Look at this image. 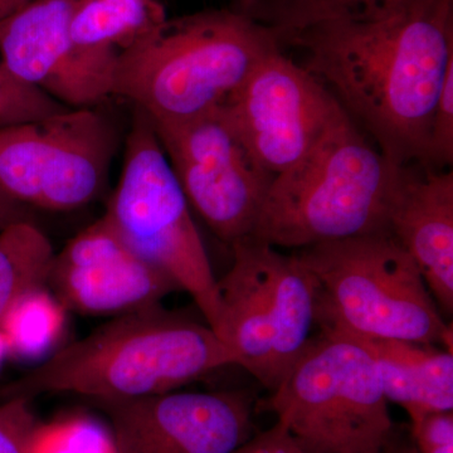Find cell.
Here are the masks:
<instances>
[{
  "label": "cell",
  "instance_id": "ac0fdd59",
  "mask_svg": "<svg viewBox=\"0 0 453 453\" xmlns=\"http://www.w3.org/2000/svg\"><path fill=\"white\" fill-rule=\"evenodd\" d=\"M408 0H232L231 7L275 35L281 49L299 33L335 20L388 13Z\"/></svg>",
  "mask_w": 453,
  "mask_h": 453
},
{
  "label": "cell",
  "instance_id": "603a6c76",
  "mask_svg": "<svg viewBox=\"0 0 453 453\" xmlns=\"http://www.w3.org/2000/svg\"><path fill=\"white\" fill-rule=\"evenodd\" d=\"M453 163V65L447 71L432 116L427 155L422 166L449 170Z\"/></svg>",
  "mask_w": 453,
  "mask_h": 453
},
{
  "label": "cell",
  "instance_id": "f546056e",
  "mask_svg": "<svg viewBox=\"0 0 453 453\" xmlns=\"http://www.w3.org/2000/svg\"><path fill=\"white\" fill-rule=\"evenodd\" d=\"M7 356V344H5V340L3 338L2 333H0V365H2L3 360H4V357Z\"/></svg>",
  "mask_w": 453,
  "mask_h": 453
},
{
  "label": "cell",
  "instance_id": "ffe728a7",
  "mask_svg": "<svg viewBox=\"0 0 453 453\" xmlns=\"http://www.w3.org/2000/svg\"><path fill=\"white\" fill-rule=\"evenodd\" d=\"M67 310L47 286L18 297L0 319L8 356L37 359L61 340Z\"/></svg>",
  "mask_w": 453,
  "mask_h": 453
},
{
  "label": "cell",
  "instance_id": "30bf717a",
  "mask_svg": "<svg viewBox=\"0 0 453 453\" xmlns=\"http://www.w3.org/2000/svg\"><path fill=\"white\" fill-rule=\"evenodd\" d=\"M153 127L190 210L229 246L251 237L275 175L253 157L223 106Z\"/></svg>",
  "mask_w": 453,
  "mask_h": 453
},
{
  "label": "cell",
  "instance_id": "44dd1931",
  "mask_svg": "<svg viewBox=\"0 0 453 453\" xmlns=\"http://www.w3.org/2000/svg\"><path fill=\"white\" fill-rule=\"evenodd\" d=\"M33 453H115L109 427L86 416L40 425Z\"/></svg>",
  "mask_w": 453,
  "mask_h": 453
},
{
  "label": "cell",
  "instance_id": "4fadbf2b",
  "mask_svg": "<svg viewBox=\"0 0 453 453\" xmlns=\"http://www.w3.org/2000/svg\"><path fill=\"white\" fill-rule=\"evenodd\" d=\"M74 0H31L0 25V61L19 81L68 109L112 97L113 65L76 46Z\"/></svg>",
  "mask_w": 453,
  "mask_h": 453
},
{
  "label": "cell",
  "instance_id": "d4e9b609",
  "mask_svg": "<svg viewBox=\"0 0 453 453\" xmlns=\"http://www.w3.org/2000/svg\"><path fill=\"white\" fill-rule=\"evenodd\" d=\"M412 442L418 453H453V411H436L412 422Z\"/></svg>",
  "mask_w": 453,
  "mask_h": 453
},
{
  "label": "cell",
  "instance_id": "f1b7e54d",
  "mask_svg": "<svg viewBox=\"0 0 453 453\" xmlns=\"http://www.w3.org/2000/svg\"><path fill=\"white\" fill-rule=\"evenodd\" d=\"M384 453H418L414 447L412 441H399L398 437L395 438L388 449Z\"/></svg>",
  "mask_w": 453,
  "mask_h": 453
},
{
  "label": "cell",
  "instance_id": "5bb4252c",
  "mask_svg": "<svg viewBox=\"0 0 453 453\" xmlns=\"http://www.w3.org/2000/svg\"><path fill=\"white\" fill-rule=\"evenodd\" d=\"M47 288L67 311L110 318L162 305L181 291L131 251L104 217L55 253Z\"/></svg>",
  "mask_w": 453,
  "mask_h": 453
},
{
  "label": "cell",
  "instance_id": "8992f818",
  "mask_svg": "<svg viewBox=\"0 0 453 453\" xmlns=\"http://www.w3.org/2000/svg\"><path fill=\"white\" fill-rule=\"evenodd\" d=\"M135 110L104 219L131 251L190 295L219 338L222 308L210 257L153 124Z\"/></svg>",
  "mask_w": 453,
  "mask_h": 453
},
{
  "label": "cell",
  "instance_id": "7c38bea8",
  "mask_svg": "<svg viewBox=\"0 0 453 453\" xmlns=\"http://www.w3.org/2000/svg\"><path fill=\"white\" fill-rule=\"evenodd\" d=\"M96 403L115 453H229L255 434L256 403L246 390H174Z\"/></svg>",
  "mask_w": 453,
  "mask_h": 453
},
{
  "label": "cell",
  "instance_id": "52a82bcc",
  "mask_svg": "<svg viewBox=\"0 0 453 453\" xmlns=\"http://www.w3.org/2000/svg\"><path fill=\"white\" fill-rule=\"evenodd\" d=\"M264 407L309 453H384L396 437L377 366L339 334L311 336Z\"/></svg>",
  "mask_w": 453,
  "mask_h": 453
},
{
  "label": "cell",
  "instance_id": "3957f363",
  "mask_svg": "<svg viewBox=\"0 0 453 453\" xmlns=\"http://www.w3.org/2000/svg\"><path fill=\"white\" fill-rule=\"evenodd\" d=\"M275 35L234 9L168 18L118 59L112 96L153 124H179L214 111L268 55Z\"/></svg>",
  "mask_w": 453,
  "mask_h": 453
},
{
  "label": "cell",
  "instance_id": "9a60e30c",
  "mask_svg": "<svg viewBox=\"0 0 453 453\" xmlns=\"http://www.w3.org/2000/svg\"><path fill=\"white\" fill-rule=\"evenodd\" d=\"M387 228L412 257L441 312H453V172L398 166Z\"/></svg>",
  "mask_w": 453,
  "mask_h": 453
},
{
  "label": "cell",
  "instance_id": "6da1fadb",
  "mask_svg": "<svg viewBox=\"0 0 453 453\" xmlns=\"http://www.w3.org/2000/svg\"><path fill=\"white\" fill-rule=\"evenodd\" d=\"M395 165H423L447 71L453 0H408L366 19L335 20L286 42Z\"/></svg>",
  "mask_w": 453,
  "mask_h": 453
},
{
  "label": "cell",
  "instance_id": "277c9868",
  "mask_svg": "<svg viewBox=\"0 0 453 453\" xmlns=\"http://www.w3.org/2000/svg\"><path fill=\"white\" fill-rule=\"evenodd\" d=\"M396 170L342 110L311 150L273 179L251 237L299 251L388 231Z\"/></svg>",
  "mask_w": 453,
  "mask_h": 453
},
{
  "label": "cell",
  "instance_id": "2e32d148",
  "mask_svg": "<svg viewBox=\"0 0 453 453\" xmlns=\"http://www.w3.org/2000/svg\"><path fill=\"white\" fill-rule=\"evenodd\" d=\"M334 334L353 340L371 356L384 395L389 403L403 408L411 422L429 412L453 411L451 350L408 340Z\"/></svg>",
  "mask_w": 453,
  "mask_h": 453
},
{
  "label": "cell",
  "instance_id": "7a4b0ae2",
  "mask_svg": "<svg viewBox=\"0 0 453 453\" xmlns=\"http://www.w3.org/2000/svg\"><path fill=\"white\" fill-rule=\"evenodd\" d=\"M229 365H235L234 353L210 325L155 305L116 316L59 349L2 395L127 401L174 392Z\"/></svg>",
  "mask_w": 453,
  "mask_h": 453
},
{
  "label": "cell",
  "instance_id": "d6986e66",
  "mask_svg": "<svg viewBox=\"0 0 453 453\" xmlns=\"http://www.w3.org/2000/svg\"><path fill=\"white\" fill-rule=\"evenodd\" d=\"M55 250L31 220L0 231V319L26 292L47 286Z\"/></svg>",
  "mask_w": 453,
  "mask_h": 453
},
{
  "label": "cell",
  "instance_id": "ba28073f",
  "mask_svg": "<svg viewBox=\"0 0 453 453\" xmlns=\"http://www.w3.org/2000/svg\"><path fill=\"white\" fill-rule=\"evenodd\" d=\"M234 264L217 280L219 339L273 392L299 359L315 324L316 286L295 253L249 237L232 244Z\"/></svg>",
  "mask_w": 453,
  "mask_h": 453
},
{
  "label": "cell",
  "instance_id": "7402d4cb",
  "mask_svg": "<svg viewBox=\"0 0 453 453\" xmlns=\"http://www.w3.org/2000/svg\"><path fill=\"white\" fill-rule=\"evenodd\" d=\"M67 109L43 92L19 81L0 61V129L40 120Z\"/></svg>",
  "mask_w": 453,
  "mask_h": 453
},
{
  "label": "cell",
  "instance_id": "83f0119b",
  "mask_svg": "<svg viewBox=\"0 0 453 453\" xmlns=\"http://www.w3.org/2000/svg\"><path fill=\"white\" fill-rule=\"evenodd\" d=\"M31 0H0V25L25 8Z\"/></svg>",
  "mask_w": 453,
  "mask_h": 453
},
{
  "label": "cell",
  "instance_id": "5b68a950",
  "mask_svg": "<svg viewBox=\"0 0 453 453\" xmlns=\"http://www.w3.org/2000/svg\"><path fill=\"white\" fill-rule=\"evenodd\" d=\"M316 286L315 324L323 332L408 340L452 351V326L428 286L388 231L295 251Z\"/></svg>",
  "mask_w": 453,
  "mask_h": 453
},
{
  "label": "cell",
  "instance_id": "cb8c5ba5",
  "mask_svg": "<svg viewBox=\"0 0 453 453\" xmlns=\"http://www.w3.org/2000/svg\"><path fill=\"white\" fill-rule=\"evenodd\" d=\"M28 399H4L0 404V453H33L41 423Z\"/></svg>",
  "mask_w": 453,
  "mask_h": 453
},
{
  "label": "cell",
  "instance_id": "484cf974",
  "mask_svg": "<svg viewBox=\"0 0 453 453\" xmlns=\"http://www.w3.org/2000/svg\"><path fill=\"white\" fill-rule=\"evenodd\" d=\"M229 453H309L291 436L281 422L253 434L250 440Z\"/></svg>",
  "mask_w": 453,
  "mask_h": 453
},
{
  "label": "cell",
  "instance_id": "e0dca14e",
  "mask_svg": "<svg viewBox=\"0 0 453 453\" xmlns=\"http://www.w3.org/2000/svg\"><path fill=\"white\" fill-rule=\"evenodd\" d=\"M168 19L157 0H74L71 35L77 47L113 65Z\"/></svg>",
  "mask_w": 453,
  "mask_h": 453
},
{
  "label": "cell",
  "instance_id": "8fae6325",
  "mask_svg": "<svg viewBox=\"0 0 453 453\" xmlns=\"http://www.w3.org/2000/svg\"><path fill=\"white\" fill-rule=\"evenodd\" d=\"M223 109L253 157L276 177L311 150L344 107L280 49L253 70Z\"/></svg>",
  "mask_w": 453,
  "mask_h": 453
},
{
  "label": "cell",
  "instance_id": "9c48e42d",
  "mask_svg": "<svg viewBox=\"0 0 453 453\" xmlns=\"http://www.w3.org/2000/svg\"><path fill=\"white\" fill-rule=\"evenodd\" d=\"M119 133L97 107L0 129V189L28 210L71 211L103 196Z\"/></svg>",
  "mask_w": 453,
  "mask_h": 453
},
{
  "label": "cell",
  "instance_id": "4316f807",
  "mask_svg": "<svg viewBox=\"0 0 453 453\" xmlns=\"http://www.w3.org/2000/svg\"><path fill=\"white\" fill-rule=\"evenodd\" d=\"M23 220L33 222L31 210L13 201L0 189V231H3L5 226L23 222Z\"/></svg>",
  "mask_w": 453,
  "mask_h": 453
}]
</instances>
